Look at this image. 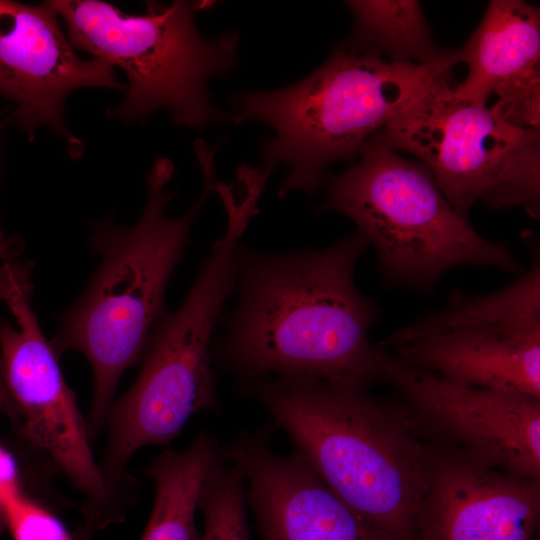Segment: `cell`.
Wrapping results in <instances>:
<instances>
[{
	"mask_svg": "<svg viewBox=\"0 0 540 540\" xmlns=\"http://www.w3.org/2000/svg\"><path fill=\"white\" fill-rule=\"evenodd\" d=\"M355 231L320 250L238 254V300L216 360L239 379L312 377L368 387L379 380L369 340L375 303L355 283L367 247Z\"/></svg>",
	"mask_w": 540,
	"mask_h": 540,
	"instance_id": "6da1fadb",
	"label": "cell"
},
{
	"mask_svg": "<svg viewBox=\"0 0 540 540\" xmlns=\"http://www.w3.org/2000/svg\"><path fill=\"white\" fill-rule=\"evenodd\" d=\"M324 483L394 540H415L435 444L401 401L355 384L312 377L238 380Z\"/></svg>",
	"mask_w": 540,
	"mask_h": 540,
	"instance_id": "7a4b0ae2",
	"label": "cell"
},
{
	"mask_svg": "<svg viewBox=\"0 0 540 540\" xmlns=\"http://www.w3.org/2000/svg\"><path fill=\"white\" fill-rule=\"evenodd\" d=\"M203 175L199 198L183 215L170 217L174 193L167 185L173 162L159 157L147 175L144 210L134 226L105 219L94 223L90 245L100 263L77 300L58 317L51 345L60 358L81 353L93 375L87 416L91 437L105 424L123 373L141 360L150 336L166 313L164 298L190 230L214 191V154L197 157Z\"/></svg>",
	"mask_w": 540,
	"mask_h": 540,
	"instance_id": "3957f363",
	"label": "cell"
},
{
	"mask_svg": "<svg viewBox=\"0 0 540 540\" xmlns=\"http://www.w3.org/2000/svg\"><path fill=\"white\" fill-rule=\"evenodd\" d=\"M461 62L459 50L426 64L395 62L338 46L312 74L279 90L232 98L230 122L259 121L275 135L263 141L262 170L288 168L279 196L313 193L324 169L350 160L440 75Z\"/></svg>",
	"mask_w": 540,
	"mask_h": 540,
	"instance_id": "277c9868",
	"label": "cell"
},
{
	"mask_svg": "<svg viewBox=\"0 0 540 540\" xmlns=\"http://www.w3.org/2000/svg\"><path fill=\"white\" fill-rule=\"evenodd\" d=\"M225 210V233L212 244L180 307L165 313L153 330L136 380L109 409L101 466L110 475H125L140 448L168 444L194 414L220 409L214 330L235 290L240 241L255 216L244 202H228Z\"/></svg>",
	"mask_w": 540,
	"mask_h": 540,
	"instance_id": "5b68a950",
	"label": "cell"
},
{
	"mask_svg": "<svg viewBox=\"0 0 540 540\" xmlns=\"http://www.w3.org/2000/svg\"><path fill=\"white\" fill-rule=\"evenodd\" d=\"M49 3L63 19L74 49L126 74L125 98L109 110V117L132 122L164 108L181 127L202 129L210 122L230 121V114L212 103L207 84L234 68L239 35L203 37L194 18L197 2L166 6L148 1L142 15L99 0Z\"/></svg>",
	"mask_w": 540,
	"mask_h": 540,
	"instance_id": "8992f818",
	"label": "cell"
},
{
	"mask_svg": "<svg viewBox=\"0 0 540 540\" xmlns=\"http://www.w3.org/2000/svg\"><path fill=\"white\" fill-rule=\"evenodd\" d=\"M359 155L356 164L328 179L322 210L356 224L388 283L431 291L457 266L521 271L506 245L481 236L452 207L425 165L370 145Z\"/></svg>",
	"mask_w": 540,
	"mask_h": 540,
	"instance_id": "52a82bcc",
	"label": "cell"
},
{
	"mask_svg": "<svg viewBox=\"0 0 540 540\" xmlns=\"http://www.w3.org/2000/svg\"><path fill=\"white\" fill-rule=\"evenodd\" d=\"M449 72L365 145L416 156L465 218L479 200L493 209L523 207L539 218V130L512 126L491 107L462 96Z\"/></svg>",
	"mask_w": 540,
	"mask_h": 540,
	"instance_id": "ba28073f",
	"label": "cell"
},
{
	"mask_svg": "<svg viewBox=\"0 0 540 540\" xmlns=\"http://www.w3.org/2000/svg\"><path fill=\"white\" fill-rule=\"evenodd\" d=\"M526 239L532 261L514 282L481 295L454 290L377 347L458 383L540 399L539 244Z\"/></svg>",
	"mask_w": 540,
	"mask_h": 540,
	"instance_id": "9c48e42d",
	"label": "cell"
},
{
	"mask_svg": "<svg viewBox=\"0 0 540 540\" xmlns=\"http://www.w3.org/2000/svg\"><path fill=\"white\" fill-rule=\"evenodd\" d=\"M32 291L31 274L22 272L4 299L15 319V326L0 319V379L7 413L22 436L83 494L88 524L104 528L124 519L134 480L110 475L96 461L87 421L32 308Z\"/></svg>",
	"mask_w": 540,
	"mask_h": 540,
	"instance_id": "30bf717a",
	"label": "cell"
},
{
	"mask_svg": "<svg viewBox=\"0 0 540 540\" xmlns=\"http://www.w3.org/2000/svg\"><path fill=\"white\" fill-rule=\"evenodd\" d=\"M377 349L379 380L394 388L430 441L488 466L540 479V399L458 383Z\"/></svg>",
	"mask_w": 540,
	"mask_h": 540,
	"instance_id": "8fae6325",
	"label": "cell"
},
{
	"mask_svg": "<svg viewBox=\"0 0 540 540\" xmlns=\"http://www.w3.org/2000/svg\"><path fill=\"white\" fill-rule=\"evenodd\" d=\"M83 87L126 91L110 64L75 53L49 1L0 0V95L14 103L15 124L31 138L37 128L48 127L76 147L79 141L66 126L64 104Z\"/></svg>",
	"mask_w": 540,
	"mask_h": 540,
	"instance_id": "7c38bea8",
	"label": "cell"
},
{
	"mask_svg": "<svg viewBox=\"0 0 540 540\" xmlns=\"http://www.w3.org/2000/svg\"><path fill=\"white\" fill-rule=\"evenodd\" d=\"M274 429L241 433L223 447L244 475L261 540H394L339 498L296 449L275 454Z\"/></svg>",
	"mask_w": 540,
	"mask_h": 540,
	"instance_id": "4fadbf2b",
	"label": "cell"
},
{
	"mask_svg": "<svg viewBox=\"0 0 540 540\" xmlns=\"http://www.w3.org/2000/svg\"><path fill=\"white\" fill-rule=\"evenodd\" d=\"M540 479L435 444L415 540H536Z\"/></svg>",
	"mask_w": 540,
	"mask_h": 540,
	"instance_id": "5bb4252c",
	"label": "cell"
},
{
	"mask_svg": "<svg viewBox=\"0 0 540 540\" xmlns=\"http://www.w3.org/2000/svg\"><path fill=\"white\" fill-rule=\"evenodd\" d=\"M459 52L468 74L456 90L475 102L487 105L492 95L540 86L539 10L519 0L490 1Z\"/></svg>",
	"mask_w": 540,
	"mask_h": 540,
	"instance_id": "9a60e30c",
	"label": "cell"
},
{
	"mask_svg": "<svg viewBox=\"0 0 540 540\" xmlns=\"http://www.w3.org/2000/svg\"><path fill=\"white\" fill-rule=\"evenodd\" d=\"M221 447L213 434L200 431L185 450L167 448L144 468L154 483L155 498L141 540H202L195 513L203 482Z\"/></svg>",
	"mask_w": 540,
	"mask_h": 540,
	"instance_id": "2e32d148",
	"label": "cell"
},
{
	"mask_svg": "<svg viewBox=\"0 0 540 540\" xmlns=\"http://www.w3.org/2000/svg\"><path fill=\"white\" fill-rule=\"evenodd\" d=\"M355 27L343 44L395 62L432 63L452 51L438 47L418 1H347Z\"/></svg>",
	"mask_w": 540,
	"mask_h": 540,
	"instance_id": "e0dca14e",
	"label": "cell"
},
{
	"mask_svg": "<svg viewBox=\"0 0 540 540\" xmlns=\"http://www.w3.org/2000/svg\"><path fill=\"white\" fill-rule=\"evenodd\" d=\"M247 507L244 475L221 447L200 491L198 511L204 522L202 540H251Z\"/></svg>",
	"mask_w": 540,
	"mask_h": 540,
	"instance_id": "ac0fdd59",
	"label": "cell"
},
{
	"mask_svg": "<svg viewBox=\"0 0 540 540\" xmlns=\"http://www.w3.org/2000/svg\"><path fill=\"white\" fill-rule=\"evenodd\" d=\"M0 513L13 540H73L52 512L23 493L4 503Z\"/></svg>",
	"mask_w": 540,
	"mask_h": 540,
	"instance_id": "d6986e66",
	"label": "cell"
},
{
	"mask_svg": "<svg viewBox=\"0 0 540 540\" xmlns=\"http://www.w3.org/2000/svg\"><path fill=\"white\" fill-rule=\"evenodd\" d=\"M22 493L18 469L12 454L0 445V507Z\"/></svg>",
	"mask_w": 540,
	"mask_h": 540,
	"instance_id": "ffe728a7",
	"label": "cell"
},
{
	"mask_svg": "<svg viewBox=\"0 0 540 540\" xmlns=\"http://www.w3.org/2000/svg\"><path fill=\"white\" fill-rule=\"evenodd\" d=\"M21 261L15 258L0 263V302L4 301Z\"/></svg>",
	"mask_w": 540,
	"mask_h": 540,
	"instance_id": "44dd1931",
	"label": "cell"
},
{
	"mask_svg": "<svg viewBox=\"0 0 540 540\" xmlns=\"http://www.w3.org/2000/svg\"><path fill=\"white\" fill-rule=\"evenodd\" d=\"M2 124L0 123V131ZM15 258V249L13 242L10 240H5L0 229V263Z\"/></svg>",
	"mask_w": 540,
	"mask_h": 540,
	"instance_id": "7402d4cb",
	"label": "cell"
},
{
	"mask_svg": "<svg viewBox=\"0 0 540 540\" xmlns=\"http://www.w3.org/2000/svg\"><path fill=\"white\" fill-rule=\"evenodd\" d=\"M7 407H8L7 397H6V393L0 379V412H3V411L7 412Z\"/></svg>",
	"mask_w": 540,
	"mask_h": 540,
	"instance_id": "603a6c76",
	"label": "cell"
},
{
	"mask_svg": "<svg viewBox=\"0 0 540 540\" xmlns=\"http://www.w3.org/2000/svg\"><path fill=\"white\" fill-rule=\"evenodd\" d=\"M4 525V522H3V518L1 516V513H0V530H1V527Z\"/></svg>",
	"mask_w": 540,
	"mask_h": 540,
	"instance_id": "cb8c5ba5",
	"label": "cell"
}]
</instances>
